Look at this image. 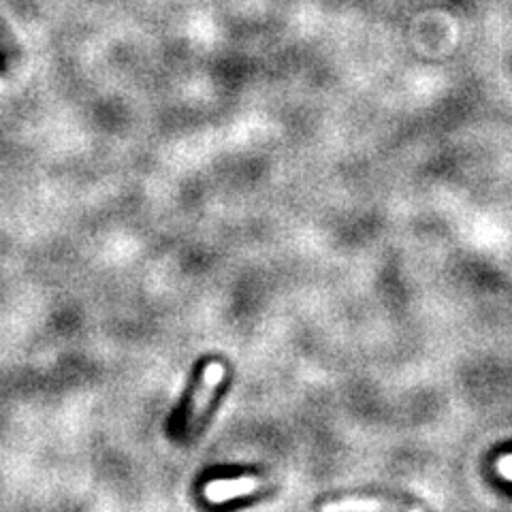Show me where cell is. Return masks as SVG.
I'll return each instance as SVG.
<instances>
[{
  "label": "cell",
  "instance_id": "obj_1",
  "mask_svg": "<svg viewBox=\"0 0 512 512\" xmlns=\"http://www.w3.org/2000/svg\"><path fill=\"white\" fill-rule=\"evenodd\" d=\"M222 378H224V367L220 363H212L205 370V376L201 380V387H199L195 399H192V406L188 410V427H190V431L197 429V425L201 423V419L205 416V410H207V406H210L212 397H214V391H216L218 384L222 382Z\"/></svg>",
  "mask_w": 512,
  "mask_h": 512
},
{
  "label": "cell",
  "instance_id": "obj_3",
  "mask_svg": "<svg viewBox=\"0 0 512 512\" xmlns=\"http://www.w3.org/2000/svg\"><path fill=\"white\" fill-rule=\"evenodd\" d=\"M325 510H389V506H384L380 502H370V500H363V502H331L325 504Z\"/></svg>",
  "mask_w": 512,
  "mask_h": 512
},
{
  "label": "cell",
  "instance_id": "obj_4",
  "mask_svg": "<svg viewBox=\"0 0 512 512\" xmlns=\"http://www.w3.org/2000/svg\"><path fill=\"white\" fill-rule=\"evenodd\" d=\"M498 470H500V474H502L504 478L512 480V455H506V457H502V459H500V463H498Z\"/></svg>",
  "mask_w": 512,
  "mask_h": 512
},
{
  "label": "cell",
  "instance_id": "obj_2",
  "mask_svg": "<svg viewBox=\"0 0 512 512\" xmlns=\"http://www.w3.org/2000/svg\"><path fill=\"white\" fill-rule=\"evenodd\" d=\"M259 487V480L254 478H244V480H235V483H222V485H216L212 487V493L214 498H233V495H242V493H248L252 489Z\"/></svg>",
  "mask_w": 512,
  "mask_h": 512
}]
</instances>
